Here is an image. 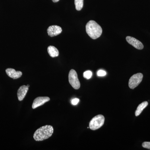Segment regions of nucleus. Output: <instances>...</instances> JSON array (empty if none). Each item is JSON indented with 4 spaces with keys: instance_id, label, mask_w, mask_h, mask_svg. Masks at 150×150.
Returning a JSON list of instances; mask_svg holds the SVG:
<instances>
[{
    "instance_id": "f257e3e1",
    "label": "nucleus",
    "mask_w": 150,
    "mask_h": 150,
    "mask_svg": "<svg viewBox=\"0 0 150 150\" xmlns=\"http://www.w3.org/2000/svg\"><path fill=\"white\" fill-rule=\"evenodd\" d=\"M54 128L51 125H46L40 127L33 134V139L37 142L47 139L53 135Z\"/></svg>"
},
{
    "instance_id": "f03ea898",
    "label": "nucleus",
    "mask_w": 150,
    "mask_h": 150,
    "mask_svg": "<svg viewBox=\"0 0 150 150\" xmlns=\"http://www.w3.org/2000/svg\"><path fill=\"white\" fill-rule=\"evenodd\" d=\"M86 31L89 36L93 39L100 37L102 33V29L100 25L94 21H90L86 25Z\"/></svg>"
},
{
    "instance_id": "7ed1b4c3",
    "label": "nucleus",
    "mask_w": 150,
    "mask_h": 150,
    "mask_svg": "<svg viewBox=\"0 0 150 150\" xmlns=\"http://www.w3.org/2000/svg\"><path fill=\"white\" fill-rule=\"evenodd\" d=\"M105 118L102 115H97L91 119L89 123L90 129L93 131L97 130L104 124Z\"/></svg>"
},
{
    "instance_id": "20e7f679",
    "label": "nucleus",
    "mask_w": 150,
    "mask_h": 150,
    "mask_svg": "<svg viewBox=\"0 0 150 150\" xmlns=\"http://www.w3.org/2000/svg\"><path fill=\"white\" fill-rule=\"evenodd\" d=\"M69 80L71 85L75 89L78 90L80 88V83L78 79L77 74L74 70L71 69L70 71Z\"/></svg>"
},
{
    "instance_id": "39448f33",
    "label": "nucleus",
    "mask_w": 150,
    "mask_h": 150,
    "mask_svg": "<svg viewBox=\"0 0 150 150\" xmlns=\"http://www.w3.org/2000/svg\"><path fill=\"white\" fill-rule=\"evenodd\" d=\"M143 75L142 73L135 74L130 78L129 82V86L130 88L134 89L139 85L142 81Z\"/></svg>"
},
{
    "instance_id": "423d86ee",
    "label": "nucleus",
    "mask_w": 150,
    "mask_h": 150,
    "mask_svg": "<svg viewBox=\"0 0 150 150\" xmlns=\"http://www.w3.org/2000/svg\"><path fill=\"white\" fill-rule=\"evenodd\" d=\"M126 40L130 45L134 46V48L139 50H142L144 48V46L143 43L136 38L131 36H127Z\"/></svg>"
},
{
    "instance_id": "0eeeda50",
    "label": "nucleus",
    "mask_w": 150,
    "mask_h": 150,
    "mask_svg": "<svg viewBox=\"0 0 150 150\" xmlns=\"http://www.w3.org/2000/svg\"><path fill=\"white\" fill-rule=\"evenodd\" d=\"M50 98L48 97H38L34 99L32 104V108L35 109L39 106L43 105L44 103L48 102Z\"/></svg>"
},
{
    "instance_id": "6e6552de",
    "label": "nucleus",
    "mask_w": 150,
    "mask_h": 150,
    "mask_svg": "<svg viewBox=\"0 0 150 150\" xmlns=\"http://www.w3.org/2000/svg\"><path fill=\"white\" fill-rule=\"evenodd\" d=\"M62 28L56 25H51L49 26L47 29L48 35L51 37H54L59 35L62 32Z\"/></svg>"
},
{
    "instance_id": "1a4fd4ad",
    "label": "nucleus",
    "mask_w": 150,
    "mask_h": 150,
    "mask_svg": "<svg viewBox=\"0 0 150 150\" xmlns=\"http://www.w3.org/2000/svg\"><path fill=\"white\" fill-rule=\"evenodd\" d=\"M6 73L10 77L16 79L20 78L22 75V73L20 71H16L13 69L8 68L6 70Z\"/></svg>"
},
{
    "instance_id": "9d476101",
    "label": "nucleus",
    "mask_w": 150,
    "mask_h": 150,
    "mask_svg": "<svg viewBox=\"0 0 150 150\" xmlns=\"http://www.w3.org/2000/svg\"><path fill=\"white\" fill-rule=\"evenodd\" d=\"M28 89L29 87H28L27 86L25 85L21 86L19 88L18 91L17 96L19 101H22L24 99L27 93Z\"/></svg>"
},
{
    "instance_id": "9b49d317",
    "label": "nucleus",
    "mask_w": 150,
    "mask_h": 150,
    "mask_svg": "<svg viewBox=\"0 0 150 150\" xmlns=\"http://www.w3.org/2000/svg\"><path fill=\"white\" fill-rule=\"evenodd\" d=\"M48 52L50 56L52 58L57 57L59 55V50L54 46H48Z\"/></svg>"
},
{
    "instance_id": "f8f14e48",
    "label": "nucleus",
    "mask_w": 150,
    "mask_h": 150,
    "mask_svg": "<svg viewBox=\"0 0 150 150\" xmlns=\"http://www.w3.org/2000/svg\"><path fill=\"white\" fill-rule=\"evenodd\" d=\"M148 105L147 101H144L139 105V106L137 107V110L135 111V115L136 116H138L140 115L145 108Z\"/></svg>"
},
{
    "instance_id": "ddd939ff",
    "label": "nucleus",
    "mask_w": 150,
    "mask_h": 150,
    "mask_svg": "<svg viewBox=\"0 0 150 150\" xmlns=\"http://www.w3.org/2000/svg\"><path fill=\"white\" fill-rule=\"evenodd\" d=\"M75 5L76 9L81 11L83 7V0H75Z\"/></svg>"
},
{
    "instance_id": "4468645a",
    "label": "nucleus",
    "mask_w": 150,
    "mask_h": 150,
    "mask_svg": "<svg viewBox=\"0 0 150 150\" xmlns=\"http://www.w3.org/2000/svg\"><path fill=\"white\" fill-rule=\"evenodd\" d=\"M92 76V73L91 71H86L83 73V77L84 78L87 79H89L91 78Z\"/></svg>"
},
{
    "instance_id": "2eb2a0df",
    "label": "nucleus",
    "mask_w": 150,
    "mask_h": 150,
    "mask_svg": "<svg viewBox=\"0 0 150 150\" xmlns=\"http://www.w3.org/2000/svg\"><path fill=\"white\" fill-rule=\"evenodd\" d=\"M106 74V72L103 70H99L97 72V75L98 76H104Z\"/></svg>"
},
{
    "instance_id": "dca6fc26",
    "label": "nucleus",
    "mask_w": 150,
    "mask_h": 150,
    "mask_svg": "<svg viewBox=\"0 0 150 150\" xmlns=\"http://www.w3.org/2000/svg\"><path fill=\"white\" fill-rule=\"evenodd\" d=\"M142 146L145 149L150 150V142H144L142 144Z\"/></svg>"
},
{
    "instance_id": "f3484780",
    "label": "nucleus",
    "mask_w": 150,
    "mask_h": 150,
    "mask_svg": "<svg viewBox=\"0 0 150 150\" xmlns=\"http://www.w3.org/2000/svg\"><path fill=\"white\" fill-rule=\"evenodd\" d=\"M79 98H75L73 99L71 101V103L73 105H76L79 102Z\"/></svg>"
},
{
    "instance_id": "a211bd4d",
    "label": "nucleus",
    "mask_w": 150,
    "mask_h": 150,
    "mask_svg": "<svg viewBox=\"0 0 150 150\" xmlns=\"http://www.w3.org/2000/svg\"><path fill=\"white\" fill-rule=\"evenodd\" d=\"M59 0H52L53 2L54 3L57 2L59 1Z\"/></svg>"
},
{
    "instance_id": "6ab92c4d",
    "label": "nucleus",
    "mask_w": 150,
    "mask_h": 150,
    "mask_svg": "<svg viewBox=\"0 0 150 150\" xmlns=\"http://www.w3.org/2000/svg\"><path fill=\"white\" fill-rule=\"evenodd\" d=\"M27 86L28 87H30V86L29 85H27Z\"/></svg>"
}]
</instances>
